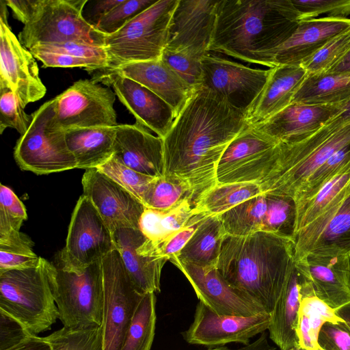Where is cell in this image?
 I'll return each instance as SVG.
<instances>
[{"label":"cell","instance_id":"obj_1","mask_svg":"<svg viewBox=\"0 0 350 350\" xmlns=\"http://www.w3.org/2000/svg\"><path fill=\"white\" fill-rule=\"evenodd\" d=\"M247 125L245 113L201 86L163 139L164 174L185 182L193 206L217 184V166L229 144Z\"/></svg>","mask_w":350,"mask_h":350},{"label":"cell","instance_id":"obj_2","mask_svg":"<svg viewBox=\"0 0 350 350\" xmlns=\"http://www.w3.org/2000/svg\"><path fill=\"white\" fill-rule=\"evenodd\" d=\"M299 22L292 0L218 1L209 51L273 68L275 50Z\"/></svg>","mask_w":350,"mask_h":350},{"label":"cell","instance_id":"obj_3","mask_svg":"<svg viewBox=\"0 0 350 350\" xmlns=\"http://www.w3.org/2000/svg\"><path fill=\"white\" fill-rule=\"evenodd\" d=\"M295 267L291 236L259 231L226 234L216 269L233 288L271 314Z\"/></svg>","mask_w":350,"mask_h":350},{"label":"cell","instance_id":"obj_4","mask_svg":"<svg viewBox=\"0 0 350 350\" xmlns=\"http://www.w3.org/2000/svg\"><path fill=\"white\" fill-rule=\"evenodd\" d=\"M350 144V121L332 118L311 135L281 144L278 157L257 184L262 193L299 196L314 173L336 151Z\"/></svg>","mask_w":350,"mask_h":350},{"label":"cell","instance_id":"obj_5","mask_svg":"<svg viewBox=\"0 0 350 350\" xmlns=\"http://www.w3.org/2000/svg\"><path fill=\"white\" fill-rule=\"evenodd\" d=\"M56 266L43 258L31 267L0 271V310L37 335L59 319L51 286Z\"/></svg>","mask_w":350,"mask_h":350},{"label":"cell","instance_id":"obj_6","mask_svg":"<svg viewBox=\"0 0 350 350\" xmlns=\"http://www.w3.org/2000/svg\"><path fill=\"white\" fill-rule=\"evenodd\" d=\"M179 0H158L117 32L105 36L104 48L108 67L161 58L170 27Z\"/></svg>","mask_w":350,"mask_h":350},{"label":"cell","instance_id":"obj_7","mask_svg":"<svg viewBox=\"0 0 350 350\" xmlns=\"http://www.w3.org/2000/svg\"><path fill=\"white\" fill-rule=\"evenodd\" d=\"M88 0H36L18 35L28 50L42 44L79 41L103 46L105 35L83 16Z\"/></svg>","mask_w":350,"mask_h":350},{"label":"cell","instance_id":"obj_8","mask_svg":"<svg viewBox=\"0 0 350 350\" xmlns=\"http://www.w3.org/2000/svg\"><path fill=\"white\" fill-rule=\"evenodd\" d=\"M59 319L70 329L101 326L103 306L102 260L81 272L56 267L51 278Z\"/></svg>","mask_w":350,"mask_h":350},{"label":"cell","instance_id":"obj_9","mask_svg":"<svg viewBox=\"0 0 350 350\" xmlns=\"http://www.w3.org/2000/svg\"><path fill=\"white\" fill-rule=\"evenodd\" d=\"M53 113L50 100L31 114V124L14 148V157L21 169L42 175L77 168L65 131L51 126Z\"/></svg>","mask_w":350,"mask_h":350},{"label":"cell","instance_id":"obj_10","mask_svg":"<svg viewBox=\"0 0 350 350\" xmlns=\"http://www.w3.org/2000/svg\"><path fill=\"white\" fill-rule=\"evenodd\" d=\"M103 350H121L135 309L144 293L133 283L117 250L102 259Z\"/></svg>","mask_w":350,"mask_h":350},{"label":"cell","instance_id":"obj_11","mask_svg":"<svg viewBox=\"0 0 350 350\" xmlns=\"http://www.w3.org/2000/svg\"><path fill=\"white\" fill-rule=\"evenodd\" d=\"M116 96L109 87L93 79H79L52 99L51 126L64 131L117 126Z\"/></svg>","mask_w":350,"mask_h":350},{"label":"cell","instance_id":"obj_12","mask_svg":"<svg viewBox=\"0 0 350 350\" xmlns=\"http://www.w3.org/2000/svg\"><path fill=\"white\" fill-rule=\"evenodd\" d=\"M114 250L112 232L91 201L83 194L72 214L66 245L60 254V267L81 272Z\"/></svg>","mask_w":350,"mask_h":350},{"label":"cell","instance_id":"obj_13","mask_svg":"<svg viewBox=\"0 0 350 350\" xmlns=\"http://www.w3.org/2000/svg\"><path fill=\"white\" fill-rule=\"evenodd\" d=\"M280 148L279 142L247 124L221 157L217 183H259L275 163Z\"/></svg>","mask_w":350,"mask_h":350},{"label":"cell","instance_id":"obj_14","mask_svg":"<svg viewBox=\"0 0 350 350\" xmlns=\"http://www.w3.org/2000/svg\"><path fill=\"white\" fill-rule=\"evenodd\" d=\"M5 1H1L0 87L10 88L25 108L46 92L36 59L13 33L8 21Z\"/></svg>","mask_w":350,"mask_h":350},{"label":"cell","instance_id":"obj_15","mask_svg":"<svg viewBox=\"0 0 350 350\" xmlns=\"http://www.w3.org/2000/svg\"><path fill=\"white\" fill-rule=\"evenodd\" d=\"M202 84L244 113L263 88L269 69L253 68L210 53L202 59Z\"/></svg>","mask_w":350,"mask_h":350},{"label":"cell","instance_id":"obj_16","mask_svg":"<svg viewBox=\"0 0 350 350\" xmlns=\"http://www.w3.org/2000/svg\"><path fill=\"white\" fill-rule=\"evenodd\" d=\"M295 268L301 297L314 295L334 310L350 302V254L311 253Z\"/></svg>","mask_w":350,"mask_h":350},{"label":"cell","instance_id":"obj_17","mask_svg":"<svg viewBox=\"0 0 350 350\" xmlns=\"http://www.w3.org/2000/svg\"><path fill=\"white\" fill-rule=\"evenodd\" d=\"M270 321L271 314L266 312L249 317L219 315L199 301L193 321L183 336L189 344L208 347L230 342L247 345L269 329Z\"/></svg>","mask_w":350,"mask_h":350},{"label":"cell","instance_id":"obj_18","mask_svg":"<svg viewBox=\"0 0 350 350\" xmlns=\"http://www.w3.org/2000/svg\"><path fill=\"white\" fill-rule=\"evenodd\" d=\"M170 261L187 278L200 301L216 314L249 317L266 312L260 305L230 286L216 267L197 266L176 258Z\"/></svg>","mask_w":350,"mask_h":350},{"label":"cell","instance_id":"obj_19","mask_svg":"<svg viewBox=\"0 0 350 350\" xmlns=\"http://www.w3.org/2000/svg\"><path fill=\"white\" fill-rule=\"evenodd\" d=\"M83 195L93 204L112 232L118 228L139 229L146 206L134 196L97 168L86 170Z\"/></svg>","mask_w":350,"mask_h":350},{"label":"cell","instance_id":"obj_20","mask_svg":"<svg viewBox=\"0 0 350 350\" xmlns=\"http://www.w3.org/2000/svg\"><path fill=\"white\" fill-rule=\"evenodd\" d=\"M92 79L112 87L120 101L133 115L137 123L163 139L176 118L170 105L139 83L115 72H92Z\"/></svg>","mask_w":350,"mask_h":350},{"label":"cell","instance_id":"obj_21","mask_svg":"<svg viewBox=\"0 0 350 350\" xmlns=\"http://www.w3.org/2000/svg\"><path fill=\"white\" fill-rule=\"evenodd\" d=\"M295 262L309 254H350V193L293 237Z\"/></svg>","mask_w":350,"mask_h":350},{"label":"cell","instance_id":"obj_22","mask_svg":"<svg viewBox=\"0 0 350 350\" xmlns=\"http://www.w3.org/2000/svg\"><path fill=\"white\" fill-rule=\"evenodd\" d=\"M218 1L179 0L165 49L188 51L204 57L209 47Z\"/></svg>","mask_w":350,"mask_h":350},{"label":"cell","instance_id":"obj_23","mask_svg":"<svg viewBox=\"0 0 350 350\" xmlns=\"http://www.w3.org/2000/svg\"><path fill=\"white\" fill-rule=\"evenodd\" d=\"M338 113V104L291 103L270 118L250 126L279 143L291 144L314 133Z\"/></svg>","mask_w":350,"mask_h":350},{"label":"cell","instance_id":"obj_24","mask_svg":"<svg viewBox=\"0 0 350 350\" xmlns=\"http://www.w3.org/2000/svg\"><path fill=\"white\" fill-rule=\"evenodd\" d=\"M113 157L141 174L163 176V139L139 123L117 126Z\"/></svg>","mask_w":350,"mask_h":350},{"label":"cell","instance_id":"obj_25","mask_svg":"<svg viewBox=\"0 0 350 350\" xmlns=\"http://www.w3.org/2000/svg\"><path fill=\"white\" fill-rule=\"evenodd\" d=\"M115 72L139 83L168 103L176 118L196 90L161 59L132 62L115 69L92 72Z\"/></svg>","mask_w":350,"mask_h":350},{"label":"cell","instance_id":"obj_26","mask_svg":"<svg viewBox=\"0 0 350 350\" xmlns=\"http://www.w3.org/2000/svg\"><path fill=\"white\" fill-rule=\"evenodd\" d=\"M349 28V18L324 16L300 21L292 35L275 50L273 67L300 66L327 41Z\"/></svg>","mask_w":350,"mask_h":350},{"label":"cell","instance_id":"obj_27","mask_svg":"<svg viewBox=\"0 0 350 350\" xmlns=\"http://www.w3.org/2000/svg\"><path fill=\"white\" fill-rule=\"evenodd\" d=\"M308 75L301 66L270 68L263 88L245 112L247 124L260 123L288 106Z\"/></svg>","mask_w":350,"mask_h":350},{"label":"cell","instance_id":"obj_28","mask_svg":"<svg viewBox=\"0 0 350 350\" xmlns=\"http://www.w3.org/2000/svg\"><path fill=\"white\" fill-rule=\"evenodd\" d=\"M116 249L135 286L142 293H159L164 258L144 255L137 247L146 239L139 229L123 228L112 232Z\"/></svg>","mask_w":350,"mask_h":350},{"label":"cell","instance_id":"obj_29","mask_svg":"<svg viewBox=\"0 0 350 350\" xmlns=\"http://www.w3.org/2000/svg\"><path fill=\"white\" fill-rule=\"evenodd\" d=\"M117 126L76 128L65 131L77 168H97L113 157Z\"/></svg>","mask_w":350,"mask_h":350},{"label":"cell","instance_id":"obj_30","mask_svg":"<svg viewBox=\"0 0 350 350\" xmlns=\"http://www.w3.org/2000/svg\"><path fill=\"white\" fill-rule=\"evenodd\" d=\"M350 193V161L309 198L295 203L292 237L302 228L340 204Z\"/></svg>","mask_w":350,"mask_h":350},{"label":"cell","instance_id":"obj_31","mask_svg":"<svg viewBox=\"0 0 350 350\" xmlns=\"http://www.w3.org/2000/svg\"><path fill=\"white\" fill-rule=\"evenodd\" d=\"M301 303L299 278L295 267L291 278L271 313L269 337L280 350L299 345L297 334Z\"/></svg>","mask_w":350,"mask_h":350},{"label":"cell","instance_id":"obj_32","mask_svg":"<svg viewBox=\"0 0 350 350\" xmlns=\"http://www.w3.org/2000/svg\"><path fill=\"white\" fill-rule=\"evenodd\" d=\"M226 235L218 215L206 216L178 256L174 258L197 266L216 267Z\"/></svg>","mask_w":350,"mask_h":350},{"label":"cell","instance_id":"obj_33","mask_svg":"<svg viewBox=\"0 0 350 350\" xmlns=\"http://www.w3.org/2000/svg\"><path fill=\"white\" fill-rule=\"evenodd\" d=\"M198 214L189 198L167 210L146 207L139 219V230L148 240L158 243L180 230Z\"/></svg>","mask_w":350,"mask_h":350},{"label":"cell","instance_id":"obj_34","mask_svg":"<svg viewBox=\"0 0 350 350\" xmlns=\"http://www.w3.org/2000/svg\"><path fill=\"white\" fill-rule=\"evenodd\" d=\"M350 99V72L308 75L292 103L333 105Z\"/></svg>","mask_w":350,"mask_h":350},{"label":"cell","instance_id":"obj_35","mask_svg":"<svg viewBox=\"0 0 350 350\" xmlns=\"http://www.w3.org/2000/svg\"><path fill=\"white\" fill-rule=\"evenodd\" d=\"M327 322L342 323L335 310L314 295L301 297L297 334L299 345L306 350H321L318 336Z\"/></svg>","mask_w":350,"mask_h":350},{"label":"cell","instance_id":"obj_36","mask_svg":"<svg viewBox=\"0 0 350 350\" xmlns=\"http://www.w3.org/2000/svg\"><path fill=\"white\" fill-rule=\"evenodd\" d=\"M262 193L255 183H217L194 205L198 214L220 215L241 202Z\"/></svg>","mask_w":350,"mask_h":350},{"label":"cell","instance_id":"obj_37","mask_svg":"<svg viewBox=\"0 0 350 350\" xmlns=\"http://www.w3.org/2000/svg\"><path fill=\"white\" fill-rule=\"evenodd\" d=\"M267 209V196L260 193L218 216L226 234L244 237L262 231Z\"/></svg>","mask_w":350,"mask_h":350},{"label":"cell","instance_id":"obj_38","mask_svg":"<svg viewBox=\"0 0 350 350\" xmlns=\"http://www.w3.org/2000/svg\"><path fill=\"white\" fill-rule=\"evenodd\" d=\"M156 325V295L146 293L139 302L121 350H150Z\"/></svg>","mask_w":350,"mask_h":350},{"label":"cell","instance_id":"obj_39","mask_svg":"<svg viewBox=\"0 0 350 350\" xmlns=\"http://www.w3.org/2000/svg\"><path fill=\"white\" fill-rule=\"evenodd\" d=\"M33 246L31 239L20 231L0 237V271L36 266L41 257Z\"/></svg>","mask_w":350,"mask_h":350},{"label":"cell","instance_id":"obj_40","mask_svg":"<svg viewBox=\"0 0 350 350\" xmlns=\"http://www.w3.org/2000/svg\"><path fill=\"white\" fill-rule=\"evenodd\" d=\"M186 198L192 202L190 188L185 182L163 176L156 177L153 180L144 205L150 208L167 210L176 206Z\"/></svg>","mask_w":350,"mask_h":350},{"label":"cell","instance_id":"obj_41","mask_svg":"<svg viewBox=\"0 0 350 350\" xmlns=\"http://www.w3.org/2000/svg\"><path fill=\"white\" fill-rule=\"evenodd\" d=\"M350 51V28L333 37L301 64L308 75L326 73Z\"/></svg>","mask_w":350,"mask_h":350},{"label":"cell","instance_id":"obj_42","mask_svg":"<svg viewBox=\"0 0 350 350\" xmlns=\"http://www.w3.org/2000/svg\"><path fill=\"white\" fill-rule=\"evenodd\" d=\"M44 338L52 350H103L101 326L80 329L63 327Z\"/></svg>","mask_w":350,"mask_h":350},{"label":"cell","instance_id":"obj_43","mask_svg":"<svg viewBox=\"0 0 350 350\" xmlns=\"http://www.w3.org/2000/svg\"><path fill=\"white\" fill-rule=\"evenodd\" d=\"M206 216L208 215L204 214L194 215L184 228L162 241L153 243L146 239L137 247V251L146 256L164 258L167 260L178 256L196 231L200 222Z\"/></svg>","mask_w":350,"mask_h":350},{"label":"cell","instance_id":"obj_44","mask_svg":"<svg viewBox=\"0 0 350 350\" xmlns=\"http://www.w3.org/2000/svg\"><path fill=\"white\" fill-rule=\"evenodd\" d=\"M97 169L137 198L143 204L145 197L156 178L137 172L114 157Z\"/></svg>","mask_w":350,"mask_h":350},{"label":"cell","instance_id":"obj_45","mask_svg":"<svg viewBox=\"0 0 350 350\" xmlns=\"http://www.w3.org/2000/svg\"><path fill=\"white\" fill-rule=\"evenodd\" d=\"M266 196L267 209L262 231L292 237L295 214L294 200L284 196Z\"/></svg>","mask_w":350,"mask_h":350},{"label":"cell","instance_id":"obj_46","mask_svg":"<svg viewBox=\"0 0 350 350\" xmlns=\"http://www.w3.org/2000/svg\"><path fill=\"white\" fill-rule=\"evenodd\" d=\"M156 1L154 0H124L103 16L94 27L105 36L113 34Z\"/></svg>","mask_w":350,"mask_h":350},{"label":"cell","instance_id":"obj_47","mask_svg":"<svg viewBox=\"0 0 350 350\" xmlns=\"http://www.w3.org/2000/svg\"><path fill=\"white\" fill-rule=\"evenodd\" d=\"M0 133L7 128L16 129L21 135L28 130L31 115L24 111L18 98L8 88L0 87Z\"/></svg>","mask_w":350,"mask_h":350},{"label":"cell","instance_id":"obj_48","mask_svg":"<svg viewBox=\"0 0 350 350\" xmlns=\"http://www.w3.org/2000/svg\"><path fill=\"white\" fill-rule=\"evenodd\" d=\"M202 58L188 51L165 49L161 59L186 83L198 89L202 84Z\"/></svg>","mask_w":350,"mask_h":350},{"label":"cell","instance_id":"obj_49","mask_svg":"<svg viewBox=\"0 0 350 350\" xmlns=\"http://www.w3.org/2000/svg\"><path fill=\"white\" fill-rule=\"evenodd\" d=\"M27 219L26 208L14 192L0 185V237L19 231Z\"/></svg>","mask_w":350,"mask_h":350},{"label":"cell","instance_id":"obj_50","mask_svg":"<svg viewBox=\"0 0 350 350\" xmlns=\"http://www.w3.org/2000/svg\"><path fill=\"white\" fill-rule=\"evenodd\" d=\"M350 161V144L334 153L311 176L294 202L306 200L317 193L340 169Z\"/></svg>","mask_w":350,"mask_h":350},{"label":"cell","instance_id":"obj_51","mask_svg":"<svg viewBox=\"0 0 350 350\" xmlns=\"http://www.w3.org/2000/svg\"><path fill=\"white\" fill-rule=\"evenodd\" d=\"M299 13V21L318 18L321 14L328 17L348 18L350 0H292Z\"/></svg>","mask_w":350,"mask_h":350},{"label":"cell","instance_id":"obj_52","mask_svg":"<svg viewBox=\"0 0 350 350\" xmlns=\"http://www.w3.org/2000/svg\"><path fill=\"white\" fill-rule=\"evenodd\" d=\"M33 57L42 62L43 68H84L90 73L96 70V66L91 62L68 53L52 51L36 46L30 50Z\"/></svg>","mask_w":350,"mask_h":350},{"label":"cell","instance_id":"obj_53","mask_svg":"<svg viewBox=\"0 0 350 350\" xmlns=\"http://www.w3.org/2000/svg\"><path fill=\"white\" fill-rule=\"evenodd\" d=\"M321 350H350V328L345 322H327L318 336Z\"/></svg>","mask_w":350,"mask_h":350},{"label":"cell","instance_id":"obj_54","mask_svg":"<svg viewBox=\"0 0 350 350\" xmlns=\"http://www.w3.org/2000/svg\"><path fill=\"white\" fill-rule=\"evenodd\" d=\"M33 335L18 320L0 310V350H8Z\"/></svg>","mask_w":350,"mask_h":350},{"label":"cell","instance_id":"obj_55","mask_svg":"<svg viewBox=\"0 0 350 350\" xmlns=\"http://www.w3.org/2000/svg\"><path fill=\"white\" fill-rule=\"evenodd\" d=\"M123 1L124 0H103L96 1L91 12L90 23L94 26L103 16L109 13Z\"/></svg>","mask_w":350,"mask_h":350},{"label":"cell","instance_id":"obj_56","mask_svg":"<svg viewBox=\"0 0 350 350\" xmlns=\"http://www.w3.org/2000/svg\"><path fill=\"white\" fill-rule=\"evenodd\" d=\"M8 350H52L44 337L33 335Z\"/></svg>","mask_w":350,"mask_h":350},{"label":"cell","instance_id":"obj_57","mask_svg":"<svg viewBox=\"0 0 350 350\" xmlns=\"http://www.w3.org/2000/svg\"><path fill=\"white\" fill-rule=\"evenodd\" d=\"M208 350H276L275 347L269 345L267 340V335L263 332L254 342L247 345H244L238 349H229L226 347H219Z\"/></svg>","mask_w":350,"mask_h":350},{"label":"cell","instance_id":"obj_58","mask_svg":"<svg viewBox=\"0 0 350 350\" xmlns=\"http://www.w3.org/2000/svg\"><path fill=\"white\" fill-rule=\"evenodd\" d=\"M345 72H350V51L326 73L338 74Z\"/></svg>","mask_w":350,"mask_h":350},{"label":"cell","instance_id":"obj_59","mask_svg":"<svg viewBox=\"0 0 350 350\" xmlns=\"http://www.w3.org/2000/svg\"><path fill=\"white\" fill-rule=\"evenodd\" d=\"M339 107V113L332 118H337L342 121H350V99L338 103Z\"/></svg>","mask_w":350,"mask_h":350},{"label":"cell","instance_id":"obj_60","mask_svg":"<svg viewBox=\"0 0 350 350\" xmlns=\"http://www.w3.org/2000/svg\"><path fill=\"white\" fill-rule=\"evenodd\" d=\"M335 312L345 321L350 328V302L336 309Z\"/></svg>","mask_w":350,"mask_h":350},{"label":"cell","instance_id":"obj_61","mask_svg":"<svg viewBox=\"0 0 350 350\" xmlns=\"http://www.w3.org/2000/svg\"><path fill=\"white\" fill-rule=\"evenodd\" d=\"M288 350H306L304 349H303L302 347H301L299 345L297 346V347H295L292 349H290Z\"/></svg>","mask_w":350,"mask_h":350}]
</instances>
